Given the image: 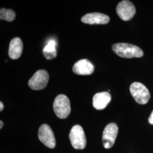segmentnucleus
I'll return each mask as SVG.
<instances>
[{
    "mask_svg": "<svg viewBox=\"0 0 153 153\" xmlns=\"http://www.w3.org/2000/svg\"><path fill=\"white\" fill-rule=\"evenodd\" d=\"M111 100V96L108 92H100L93 97V107L98 110L104 109Z\"/></svg>",
    "mask_w": 153,
    "mask_h": 153,
    "instance_id": "9b49d317",
    "label": "nucleus"
},
{
    "mask_svg": "<svg viewBox=\"0 0 153 153\" xmlns=\"http://www.w3.org/2000/svg\"><path fill=\"white\" fill-rule=\"evenodd\" d=\"M49 81L48 73L45 70L41 69L36 71L33 76L30 79L28 86L34 90L44 89Z\"/></svg>",
    "mask_w": 153,
    "mask_h": 153,
    "instance_id": "39448f33",
    "label": "nucleus"
},
{
    "mask_svg": "<svg viewBox=\"0 0 153 153\" xmlns=\"http://www.w3.org/2000/svg\"><path fill=\"white\" fill-rule=\"evenodd\" d=\"M71 145L75 149H83L86 146V138L82 126H73L69 133Z\"/></svg>",
    "mask_w": 153,
    "mask_h": 153,
    "instance_id": "20e7f679",
    "label": "nucleus"
},
{
    "mask_svg": "<svg viewBox=\"0 0 153 153\" xmlns=\"http://www.w3.org/2000/svg\"><path fill=\"white\" fill-rule=\"evenodd\" d=\"M3 126H4V123L2 122V121H0V128L2 129Z\"/></svg>",
    "mask_w": 153,
    "mask_h": 153,
    "instance_id": "f3484780",
    "label": "nucleus"
},
{
    "mask_svg": "<svg viewBox=\"0 0 153 153\" xmlns=\"http://www.w3.org/2000/svg\"><path fill=\"white\" fill-rule=\"evenodd\" d=\"M4 109V104L2 102H0V111H2Z\"/></svg>",
    "mask_w": 153,
    "mask_h": 153,
    "instance_id": "dca6fc26",
    "label": "nucleus"
},
{
    "mask_svg": "<svg viewBox=\"0 0 153 153\" xmlns=\"http://www.w3.org/2000/svg\"><path fill=\"white\" fill-rule=\"evenodd\" d=\"M16 18L15 11L11 9L1 8L0 10V19L8 22H13Z\"/></svg>",
    "mask_w": 153,
    "mask_h": 153,
    "instance_id": "4468645a",
    "label": "nucleus"
},
{
    "mask_svg": "<svg viewBox=\"0 0 153 153\" xmlns=\"http://www.w3.org/2000/svg\"><path fill=\"white\" fill-rule=\"evenodd\" d=\"M130 92L133 98L139 104H146L150 98L148 88L143 84L140 82L131 83L130 86Z\"/></svg>",
    "mask_w": 153,
    "mask_h": 153,
    "instance_id": "7ed1b4c3",
    "label": "nucleus"
},
{
    "mask_svg": "<svg viewBox=\"0 0 153 153\" xmlns=\"http://www.w3.org/2000/svg\"><path fill=\"white\" fill-rule=\"evenodd\" d=\"M53 107L56 115L62 119L67 118L71 111L70 100L64 94H60L56 97Z\"/></svg>",
    "mask_w": 153,
    "mask_h": 153,
    "instance_id": "f03ea898",
    "label": "nucleus"
},
{
    "mask_svg": "<svg viewBox=\"0 0 153 153\" xmlns=\"http://www.w3.org/2000/svg\"><path fill=\"white\" fill-rule=\"evenodd\" d=\"M43 53L48 60H52L56 57V43L54 40H49L43 49Z\"/></svg>",
    "mask_w": 153,
    "mask_h": 153,
    "instance_id": "ddd939ff",
    "label": "nucleus"
},
{
    "mask_svg": "<svg viewBox=\"0 0 153 153\" xmlns=\"http://www.w3.org/2000/svg\"><path fill=\"white\" fill-rule=\"evenodd\" d=\"M112 50L116 55L122 58H140L143 55V52L140 47L129 43H119L114 44Z\"/></svg>",
    "mask_w": 153,
    "mask_h": 153,
    "instance_id": "f257e3e1",
    "label": "nucleus"
},
{
    "mask_svg": "<svg viewBox=\"0 0 153 153\" xmlns=\"http://www.w3.org/2000/svg\"><path fill=\"white\" fill-rule=\"evenodd\" d=\"M109 19L107 15L99 13H88L81 18L83 23L88 25H105L109 22Z\"/></svg>",
    "mask_w": 153,
    "mask_h": 153,
    "instance_id": "1a4fd4ad",
    "label": "nucleus"
},
{
    "mask_svg": "<svg viewBox=\"0 0 153 153\" xmlns=\"http://www.w3.org/2000/svg\"><path fill=\"white\" fill-rule=\"evenodd\" d=\"M116 13L123 21H130L136 14V8L131 1H122L116 7Z\"/></svg>",
    "mask_w": 153,
    "mask_h": 153,
    "instance_id": "0eeeda50",
    "label": "nucleus"
},
{
    "mask_svg": "<svg viewBox=\"0 0 153 153\" xmlns=\"http://www.w3.org/2000/svg\"><path fill=\"white\" fill-rule=\"evenodd\" d=\"M23 45L22 40L19 38L13 39L10 43L9 48V57L16 60L19 59L22 55Z\"/></svg>",
    "mask_w": 153,
    "mask_h": 153,
    "instance_id": "f8f14e48",
    "label": "nucleus"
},
{
    "mask_svg": "<svg viewBox=\"0 0 153 153\" xmlns=\"http://www.w3.org/2000/svg\"><path fill=\"white\" fill-rule=\"evenodd\" d=\"M148 120H149V123L150 124L153 125V111H152V114H150Z\"/></svg>",
    "mask_w": 153,
    "mask_h": 153,
    "instance_id": "2eb2a0df",
    "label": "nucleus"
},
{
    "mask_svg": "<svg viewBox=\"0 0 153 153\" xmlns=\"http://www.w3.org/2000/svg\"><path fill=\"white\" fill-rule=\"evenodd\" d=\"M94 71V66L87 59L78 61L73 67V71L78 75H90Z\"/></svg>",
    "mask_w": 153,
    "mask_h": 153,
    "instance_id": "9d476101",
    "label": "nucleus"
},
{
    "mask_svg": "<svg viewBox=\"0 0 153 153\" xmlns=\"http://www.w3.org/2000/svg\"><path fill=\"white\" fill-rule=\"evenodd\" d=\"M38 137L39 140L47 147L53 149L56 146L54 133L48 125L44 124L40 126L38 131Z\"/></svg>",
    "mask_w": 153,
    "mask_h": 153,
    "instance_id": "6e6552de",
    "label": "nucleus"
},
{
    "mask_svg": "<svg viewBox=\"0 0 153 153\" xmlns=\"http://www.w3.org/2000/svg\"><path fill=\"white\" fill-rule=\"evenodd\" d=\"M119 128L114 123H109L104 128L102 135V142L104 148L110 149L115 143Z\"/></svg>",
    "mask_w": 153,
    "mask_h": 153,
    "instance_id": "423d86ee",
    "label": "nucleus"
}]
</instances>
